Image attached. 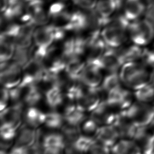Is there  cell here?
I'll return each instance as SVG.
<instances>
[{
  "label": "cell",
  "mask_w": 154,
  "mask_h": 154,
  "mask_svg": "<svg viewBox=\"0 0 154 154\" xmlns=\"http://www.w3.org/2000/svg\"><path fill=\"white\" fill-rule=\"evenodd\" d=\"M61 1H66V0H61Z\"/></svg>",
  "instance_id": "obj_46"
},
{
  "label": "cell",
  "mask_w": 154,
  "mask_h": 154,
  "mask_svg": "<svg viewBox=\"0 0 154 154\" xmlns=\"http://www.w3.org/2000/svg\"><path fill=\"white\" fill-rule=\"evenodd\" d=\"M19 1H22V2H28V1H31V0H19Z\"/></svg>",
  "instance_id": "obj_45"
},
{
  "label": "cell",
  "mask_w": 154,
  "mask_h": 154,
  "mask_svg": "<svg viewBox=\"0 0 154 154\" xmlns=\"http://www.w3.org/2000/svg\"><path fill=\"white\" fill-rule=\"evenodd\" d=\"M152 69L141 61L128 62L120 67L119 76L121 81L134 91L149 82Z\"/></svg>",
  "instance_id": "obj_1"
},
{
  "label": "cell",
  "mask_w": 154,
  "mask_h": 154,
  "mask_svg": "<svg viewBox=\"0 0 154 154\" xmlns=\"http://www.w3.org/2000/svg\"><path fill=\"white\" fill-rule=\"evenodd\" d=\"M130 22L122 14L109 19L101 30V37L108 47L116 48L126 43L129 38Z\"/></svg>",
  "instance_id": "obj_2"
},
{
  "label": "cell",
  "mask_w": 154,
  "mask_h": 154,
  "mask_svg": "<svg viewBox=\"0 0 154 154\" xmlns=\"http://www.w3.org/2000/svg\"><path fill=\"white\" fill-rule=\"evenodd\" d=\"M128 34L131 42L146 48L154 40V25L144 17L130 22Z\"/></svg>",
  "instance_id": "obj_3"
},
{
  "label": "cell",
  "mask_w": 154,
  "mask_h": 154,
  "mask_svg": "<svg viewBox=\"0 0 154 154\" xmlns=\"http://www.w3.org/2000/svg\"><path fill=\"white\" fill-rule=\"evenodd\" d=\"M107 45L101 37H99L94 42L92 43L87 51L86 63H94L99 66V62L106 51ZM100 67V66H99Z\"/></svg>",
  "instance_id": "obj_19"
},
{
  "label": "cell",
  "mask_w": 154,
  "mask_h": 154,
  "mask_svg": "<svg viewBox=\"0 0 154 154\" xmlns=\"http://www.w3.org/2000/svg\"><path fill=\"white\" fill-rule=\"evenodd\" d=\"M146 5L147 7L149 8L154 5V0H142Z\"/></svg>",
  "instance_id": "obj_42"
},
{
  "label": "cell",
  "mask_w": 154,
  "mask_h": 154,
  "mask_svg": "<svg viewBox=\"0 0 154 154\" xmlns=\"http://www.w3.org/2000/svg\"><path fill=\"white\" fill-rule=\"evenodd\" d=\"M153 106H154V105H153Z\"/></svg>",
  "instance_id": "obj_47"
},
{
  "label": "cell",
  "mask_w": 154,
  "mask_h": 154,
  "mask_svg": "<svg viewBox=\"0 0 154 154\" xmlns=\"http://www.w3.org/2000/svg\"><path fill=\"white\" fill-rule=\"evenodd\" d=\"M22 79V67L12 61L1 70V83L3 87L11 89L18 86Z\"/></svg>",
  "instance_id": "obj_7"
},
{
  "label": "cell",
  "mask_w": 154,
  "mask_h": 154,
  "mask_svg": "<svg viewBox=\"0 0 154 154\" xmlns=\"http://www.w3.org/2000/svg\"><path fill=\"white\" fill-rule=\"evenodd\" d=\"M61 129L66 147H73L74 143L80 136V129L79 126L72 125L66 123V124H64L63 126Z\"/></svg>",
  "instance_id": "obj_26"
},
{
  "label": "cell",
  "mask_w": 154,
  "mask_h": 154,
  "mask_svg": "<svg viewBox=\"0 0 154 154\" xmlns=\"http://www.w3.org/2000/svg\"><path fill=\"white\" fill-rule=\"evenodd\" d=\"M66 31L58 28L53 25L39 26L35 28L33 42L35 48L40 52L46 54L50 46L55 42L61 40Z\"/></svg>",
  "instance_id": "obj_4"
},
{
  "label": "cell",
  "mask_w": 154,
  "mask_h": 154,
  "mask_svg": "<svg viewBox=\"0 0 154 154\" xmlns=\"http://www.w3.org/2000/svg\"><path fill=\"white\" fill-rule=\"evenodd\" d=\"M85 64L82 61L80 56L75 55L67 61L65 67V72L72 80L80 81V76Z\"/></svg>",
  "instance_id": "obj_21"
},
{
  "label": "cell",
  "mask_w": 154,
  "mask_h": 154,
  "mask_svg": "<svg viewBox=\"0 0 154 154\" xmlns=\"http://www.w3.org/2000/svg\"><path fill=\"white\" fill-rule=\"evenodd\" d=\"M147 48H149V49L154 54V40L153 42L149 46H147Z\"/></svg>",
  "instance_id": "obj_44"
},
{
  "label": "cell",
  "mask_w": 154,
  "mask_h": 154,
  "mask_svg": "<svg viewBox=\"0 0 154 154\" xmlns=\"http://www.w3.org/2000/svg\"><path fill=\"white\" fill-rule=\"evenodd\" d=\"M12 58L13 61L23 67L31 58L30 50H29V48L23 49L16 48Z\"/></svg>",
  "instance_id": "obj_32"
},
{
  "label": "cell",
  "mask_w": 154,
  "mask_h": 154,
  "mask_svg": "<svg viewBox=\"0 0 154 154\" xmlns=\"http://www.w3.org/2000/svg\"><path fill=\"white\" fill-rule=\"evenodd\" d=\"M122 4V0H98L94 8L101 17L109 19Z\"/></svg>",
  "instance_id": "obj_18"
},
{
  "label": "cell",
  "mask_w": 154,
  "mask_h": 154,
  "mask_svg": "<svg viewBox=\"0 0 154 154\" xmlns=\"http://www.w3.org/2000/svg\"><path fill=\"white\" fill-rule=\"evenodd\" d=\"M154 25V5L147 8L145 16Z\"/></svg>",
  "instance_id": "obj_41"
},
{
  "label": "cell",
  "mask_w": 154,
  "mask_h": 154,
  "mask_svg": "<svg viewBox=\"0 0 154 154\" xmlns=\"http://www.w3.org/2000/svg\"><path fill=\"white\" fill-rule=\"evenodd\" d=\"M51 20V17L49 16L48 10L46 11L43 6L38 8L33 14L31 23L35 26H43L47 25Z\"/></svg>",
  "instance_id": "obj_31"
},
{
  "label": "cell",
  "mask_w": 154,
  "mask_h": 154,
  "mask_svg": "<svg viewBox=\"0 0 154 154\" xmlns=\"http://www.w3.org/2000/svg\"><path fill=\"white\" fill-rule=\"evenodd\" d=\"M102 87L88 88L82 97L76 104L84 111H92L103 101L102 99Z\"/></svg>",
  "instance_id": "obj_9"
},
{
  "label": "cell",
  "mask_w": 154,
  "mask_h": 154,
  "mask_svg": "<svg viewBox=\"0 0 154 154\" xmlns=\"http://www.w3.org/2000/svg\"><path fill=\"white\" fill-rule=\"evenodd\" d=\"M143 149L144 154H154V132L147 139Z\"/></svg>",
  "instance_id": "obj_38"
},
{
  "label": "cell",
  "mask_w": 154,
  "mask_h": 154,
  "mask_svg": "<svg viewBox=\"0 0 154 154\" xmlns=\"http://www.w3.org/2000/svg\"><path fill=\"white\" fill-rule=\"evenodd\" d=\"M96 143V140L91 136L80 135L74 143L73 147L79 152L83 153L90 151Z\"/></svg>",
  "instance_id": "obj_27"
},
{
  "label": "cell",
  "mask_w": 154,
  "mask_h": 154,
  "mask_svg": "<svg viewBox=\"0 0 154 154\" xmlns=\"http://www.w3.org/2000/svg\"><path fill=\"white\" fill-rule=\"evenodd\" d=\"M85 111L76 104L67 105L64 111V119L67 123L79 126L85 119Z\"/></svg>",
  "instance_id": "obj_20"
},
{
  "label": "cell",
  "mask_w": 154,
  "mask_h": 154,
  "mask_svg": "<svg viewBox=\"0 0 154 154\" xmlns=\"http://www.w3.org/2000/svg\"><path fill=\"white\" fill-rule=\"evenodd\" d=\"M10 100L9 89L5 87H2L1 90V98H0V110H4L7 107L8 103Z\"/></svg>",
  "instance_id": "obj_35"
},
{
  "label": "cell",
  "mask_w": 154,
  "mask_h": 154,
  "mask_svg": "<svg viewBox=\"0 0 154 154\" xmlns=\"http://www.w3.org/2000/svg\"><path fill=\"white\" fill-rule=\"evenodd\" d=\"M135 101L154 105V87L147 83L134 91Z\"/></svg>",
  "instance_id": "obj_25"
},
{
  "label": "cell",
  "mask_w": 154,
  "mask_h": 154,
  "mask_svg": "<svg viewBox=\"0 0 154 154\" xmlns=\"http://www.w3.org/2000/svg\"><path fill=\"white\" fill-rule=\"evenodd\" d=\"M126 90L121 87L108 92L105 100L107 104L111 107H118L120 109L124 99Z\"/></svg>",
  "instance_id": "obj_28"
},
{
  "label": "cell",
  "mask_w": 154,
  "mask_h": 154,
  "mask_svg": "<svg viewBox=\"0 0 154 154\" xmlns=\"http://www.w3.org/2000/svg\"><path fill=\"white\" fill-rule=\"evenodd\" d=\"M79 7L87 10L95 8L97 0H72Z\"/></svg>",
  "instance_id": "obj_36"
},
{
  "label": "cell",
  "mask_w": 154,
  "mask_h": 154,
  "mask_svg": "<svg viewBox=\"0 0 154 154\" xmlns=\"http://www.w3.org/2000/svg\"><path fill=\"white\" fill-rule=\"evenodd\" d=\"M96 140L108 147H112L120 137L119 133L112 125H105L99 127L95 134Z\"/></svg>",
  "instance_id": "obj_14"
},
{
  "label": "cell",
  "mask_w": 154,
  "mask_h": 154,
  "mask_svg": "<svg viewBox=\"0 0 154 154\" xmlns=\"http://www.w3.org/2000/svg\"><path fill=\"white\" fill-rule=\"evenodd\" d=\"M121 111L138 126H150L154 120L153 105L135 101L128 109Z\"/></svg>",
  "instance_id": "obj_5"
},
{
  "label": "cell",
  "mask_w": 154,
  "mask_h": 154,
  "mask_svg": "<svg viewBox=\"0 0 154 154\" xmlns=\"http://www.w3.org/2000/svg\"><path fill=\"white\" fill-rule=\"evenodd\" d=\"M102 69L96 64L86 63L80 76V81L88 88L99 87L102 81Z\"/></svg>",
  "instance_id": "obj_8"
},
{
  "label": "cell",
  "mask_w": 154,
  "mask_h": 154,
  "mask_svg": "<svg viewBox=\"0 0 154 154\" xmlns=\"http://www.w3.org/2000/svg\"><path fill=\"white\" fill-rule=\"evenodd\" d=\"M64 116L56 111H51L46 113L45 123L49 129H57L61 128L64 125Z\"/></svg>",
  "instance_id": "obj_30"
},
{
  "label": "cell",
  "mask_w": 154,
  "mask_h": 154,
  "mask_svg": "<svg viewBox=\"0 0 154 154\" xmlns=\"http://www.w3.org/2000/svg\"><path fill=\"white\" fill-rule=\"evenodd\" d=\"M147 7L142 0H125L123 14L131 22L145 16Z\"/></svg>",
  "instance_id": "obj_10"
},
{
  "label": "cell",
  "mask_w": 154,
  "mask_h": 154,
  "mask_svg": "<svg viewBox=\"0 0 154 154\" xmlns=\"http://www.w3.org/2000/svg\"><path fill=\"white\" fill-rule=\"evenodd\" d=\"M8 153V154H28L29 147H25L14 145Z\"/></svg>",
  "instance_id": "obj_39"
},
{
  "label": "cell",
  "mask_w": 154,
  "mask_h": 154,
  "mask_svg": "<svg viewBox=\"0 0 154 154\" xmlns=\"http://www.w3.org/2000/svg\"><path fill=\"white\" fill-rule=\"evenodd\" d=\"M46 113L35 106H29L25 112L24 119L26 124L36 128L45 123Z\"/></svg>",
  "instance_id": "obj_24"
},
{
  "label": "cell",
  "mask_w": 154,
  "mask_h": 154,
  "mask_svg": "<svg viewBox=\"0 0 154 154\" xmlns=\"http://www.w3.org/2000/svg\"><path fill=\"white\" fill-rule=\"evenodd\" d=\"M17 128L8 123H1V136L5 140H13L17 135Z\"/></svg>",
  "instance_id": "obj_33"
},
{
  "label": "cell",
  "mask_w": 154,
  "mask_h": 154,
  "mask_svg": "<svg viewBox=\"0 0 154 154\" xmlns=\"http://www.w3.org/2000/svg\"><path fill=\"white\" fill-rule=\"evenodd\" d=\"M98 125L99 124L96 121L91 118H90L89 119L85 120V121L83 123L82 130L86 135H91L92 134L95 135L97 130L99 128Z\"/></svg>",
  "instance_id": "obj_34"
},
{
  "label": "cell",
  "mask_w": 154,
  "mask_h": 154,
  "mask_svg": "<svg viewBox=\"0 0 154 154\" xmlns=\"http://www.w3.org/2000/svg\"><path fill=\"white\" fill-rule=\"evenodd\" d=\"M90 154H110L109 147L99 143H96L90 150Z\"/></svg>",
  "instance_id": "obj_37"
},
{
  "label": "cell",
  "mask_w": 154,
  "mask_h": 154,
  "mask_svg": "<svg viewBox=\"0 0 154 154\" xmlns=\"http://www.w3.org/2000/svg\"><path fill=\"white\" fill-rule=\"evenodd\" d=\"M23 103L19 102L7 107L1 112V123H8L19 128L23 114Z\"/></svg>",
  "instance_id": "obj_12"
},
{
  "label": "cell",
  "mask_w": 154,
  "mask_h": 154,
  "mask_svg": "<svg viewBox=\"0 0 154 154\" xmlns=\"http://www.w3.org/2000/svg\"><path fill=\"white\" fill-rule=\"evenodd\" d=\"M149 83H150L153 87H154V68H153L152 72H151V75L150 78V81Z\"/></svg>",
  "instance_id": "obj_43"
},
{
  "label": "cell",
  "mask_w": 154,
  "mask_h": 154,
  "mask_svg": "<svg viewBox=\"0 0 154 154\" xmlns=\"http://www.w3.org/2000/svg\"><path fill=\"white\" fill-rule=\"evenodd\" d=\"M45 67L43 61L31 58L30 60L22 67V79L21 87H26L33 84H38L43 74Z\"/></svg>",
  "instance_id": "obj_6"
},
{
  "label": "cell",
  "mask_w": 154,
  "mask_h": 154,
  "mask_svg": "<svg viewBox=\"0 0 154 154\" xmlns=\"http://www.w3.org/2000/svg\"><path fill=\"white\" fill-rule=\"evenodd\" d=\"M116 49L123 64L128 62L141 61L144 48L131 42V45L125 46L123 45L119 48H116Z\"/></svg>",
  "instance_id": "obj_13"
},
{
  "label": "cell",
  "mask_w": 154,
  "mask_h": 154,
  "mask_svg": "<svg viewBox=\"0 0 154 154\" xmlns=\"http://www.w3.org/2000/svg\"><path fill=\"white\" fill-rule=\"evenodd\" d=\"M35 25L31 22L21 25L16 38V46L18 48L28 49L33 41Z\"/></svg>",
  "instance_id": "obj_16"
},
{
  "label": "cell",
  "mask_w": 154,
  "mask_h": 154,
  "mask_svg": "<svg viewBox=\"0 0 154 154\" xmlns=\"http://www.w3.org/2000/svg\"><path fill=\"white\" fill-rule=\"evenodd\" d=\"M121 79L117 72H111L107 75L102 81L101 87L107 93L121 87Z\"/></svg>",
  "instance_id": "obj_29"
},
{
  "label": "cell",
  "mask_w": 154,
  "mask_h": 154,
  "mask_svg": "<svg viewBox=\"0 0 154 154\" xmlns=\"http://www.w3.org/2000/svg\"><path fill=\"white\" fill-rule=\"evenodd\" d=\"M113 154H144L141 146L134 140L125 138L112 147Z\"/></svg>",
  "instance_id": "obj_15"
},
{
  "label": "cell",
  "mask_w": 154,
  "mask_h": 154,
  "mask_svg": "<svg viewBox=\"0 0 154 154\" xmlns=\"http://www.w3.org/2000/svg\"><path fill=\"white\" fill-rule=\"evenodd\" d=\"M13 144V140H1V150L7 151Z\"/></svg>",
  "instance_id": "obj_40"
},
{
  "label": "cell",
  "mask_w": 154,
  "mask_h": 154,
  "mask_svg": "<svg viewBox=\"0 0 154 154\" xmlns=\"http://www.w3.org/2000/svg\"><path fill=\"white\" fill-rule=\"evenodd\" d=\"M37 131L27 124L22 125L17 134L16 146L30 147L35 144L37 140Z\"/></svg>",
  "instance_id": "obj_17"
},
{
  "label": "cell",
  "mask_w": 154,
  "mask_h": 154,
  "mask_svg": "<svg viewBox=\"0 0 154 154\" xmlns=\"http://www.w3.org/2000/svg\"><path fill=\"white\" fill-rule=\"evenodd\" d=\"M99 65L102 69L107 70L109 73L117 72L119 69L123 65V63L116 48H107L99 62Z\"/></svg>",
  "instance_id": "obj_11"
},
{
  "label": "cell",
  "mask_w": 154,
  "mask_h": 154,
  "mask_svg": "<svg viewBox=\"0 0 154 154\" xmlns=\"http://www.w3.org/2000/svg\"><path fill=\"white\" fill-rule=\"evenodd\" d=\"M23 87L24 88L23 102L25 104L29 106H35L41 101L42 92L40 85L33 84Z\"/></svg>",
  "instance_id": "obj_22"
},
{
  "label": "cell",
  "mask_w": 154,
  "mask_h": 154,
  "mask_svg": "<svg viewBox=\"0 0 154 154\" xmlns=\"http://www.w3.org/2000/svg\"><path fill=\"white\" fill-rule=\"evenodd\" d=\"M45 97L47 105L52 109L56 108L63 103V89L58 85H52L45 91Z\"/></svg>",
  "instance_id": "obj_23"
}]
</instances>
